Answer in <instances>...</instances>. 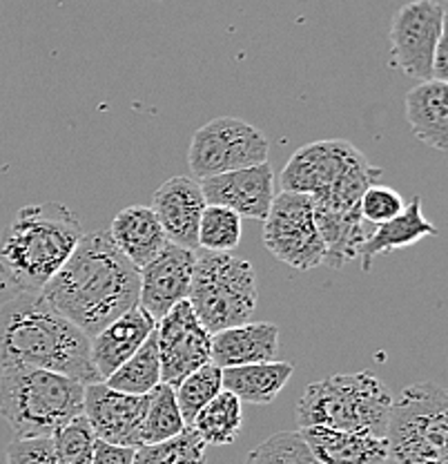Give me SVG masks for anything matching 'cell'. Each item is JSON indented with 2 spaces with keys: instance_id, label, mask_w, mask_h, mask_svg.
Segmentation results:
<instances>
[{
  "instance_id": "obj_8",
  "label": "cell",
  "mask_w": 448,
  "mask_h": 464,
  "mask_svg": "<svg viewBox=\"0 0 448 464\" xmlns=\"http://www.w3.org/2000/svg\"><path fill=\"white\" fill-rule=\"evenodd\" d=\"M388 458L395 464L448 460V389L413 384L393 402L388 420Z\"/></svg>"
},
{
  "instance_id": "obj_5",
  "label": "cell",
  "mask_w": 448,
  "mask_h": 464,
  "mask_svg": "<svg viewBox=\"0 0 448 464\" xmlns=\"http://www.w3.org/2000/svg\"><path fill=\"white\" fill-rule=\"evenodd\" d=\"M379 177L382 168H375L353 143L326 139L301 145L281 170L279 183L281 190L301 192L319 206L353 210Z\"/></svg>"
},
{
  "instance_id": "obj_24",
  "label": "cell",
  "mask_w": 448,
  "mask_h": 464,
  "mask_svg": "<svg viewBox=\"0 0 448 464\" xmlns=\"http://www.w3.org/2000/svg\"><path fill=\"white\" fill-rule=\"evenodd\" d=\"M224 371V389L234 393L241 402L250 404H270L288 380L292 377V364L281 360L254 362V364L228 366Z\"/></svg>"
},
{
  "instance_id": "obj_23",
  "label": "cell",
  "mask_w": 448,
  "mask_h": 464,
  "mask_svg": "<svg viewBox=\"0 0 448 464\" xmlns=\"http://www.w3.org/2000/svg\"><path fill=\"white\" fill-rule=\"evenodd\" d=\"M406 121L413 134L433 150H448V83L422 81L406 94Z\"/></svg>"
},
{
  "instance_id": "obj_30",
  "label": "cell",
  "mask_w": 448,
  "mask_h": 464,
  "mask_svg": "<svg viewBox=\"0 0 448 464\" xmlns=\"http://www.w3.org/2000/svg\"><path fill=\"white\" fill-rule=\"evenodd\" d=\"M243 226L241 217L225 206L208 203L199 221V248L212 253H230L239 246Z\"/></svg>"
},
{
  "instance_id": "obj_15",
  "label": "cell",
  "mask_w": 448,
  "mask_h": 464,
  "mask_svg": "<svg viewBox=\"0 0 448 464\" xmlns=\"http://www.w3.org/2000/svg\"><path fill=\"white\" fill-rule=\"evenodd\" d=\"M201 190L208 203L234 210L241 219H266L274 199V174L268 161L201 179Z\"/></svg>"
},
{
  "instance_id": "obj_27",
  "label": "cell",
  "mask_w": 448,
  "mask_h": 464,
  "mask_svg": "<svg viewBox=\"0 0 448 464\" xmlns=\"http://www.w3.org/2000/svg\"><path fill=\"white\" fill-rule=\"evenodd\" d=\"M179 404H176L175 386L158 382L149 391V402L146 411V420L141 427V447L143 444H157L163 440H170L186 429Z\"/></svg>"
},
{
  "instance_id": "obj_3",
  "label": "cell",
  "mask_w": 448,
  "mask_h": 464,
  "mask_svg": "<svg viewBox=\"0 0 448 464\" xmlns=\"http://www.w3.org/2000/svg\"><path fill=\"white\" fill-rule=\"evenodd\" d=\"M81 237V219L59 201L21 208L0 232V277L18 293H41Z\"/></svg>"
},
{
  "instance_id": "obj_19",
  "label": "cell",
  "mask_w": 448,
  "mask_h": 464,
  "mask_svg": "<svg viewBox=\"0 0 448 464\" xmlns=\"http://www.w3.org/2000/svg\"><path fill=\"white\" fill-rule=\"evenodd\" d=\"M279 326L270 322H243L216 331L212 333V362L221 369L270 362L279 355Z\"/></svg>"
},
{
  "instance_id": "obj_26",
  "label": "cell",
  "mask_w": 448,
  "mask_h": 464,
  "mask_svg": "<svg viewBox=\"0 0 448 464\" xmlns=\"http://www.w3.org/2000/svg\"><path fill=\"white\" fill-rule=\"evenodd\" d=\"M158 382H161V357H158L157 333H152L143 342V346L129 360H125L112 375L105 377L108 386L134 395L149 393Z\"/></svg>"
},
{
  "instance_id": "obj_6",
  "label": "cell",
  "mask_w": 448,
  "mask_h": 464,
  "mask_svg": "<svg viewBox=\"0 0 448 464\" xmlns=\"http://www.w3.org/2000/svg\"><path fill=\"white\" fill-rule=\"evenodd\" d=\"M393 402L390 389L373 371L337 373L306 386L297 402V424L386 438Z\"/></svg>"
},
{
  "instance_id": "obj_20",
  "label": "cell",
  "mask_w": 448,
  "mask_h": 464,
  "mask_svg": "<svg viewBox=\"0 0 448 464\" xmlns=\"http://www.w3.org/2000/svg\"><path fill=\"white\" fill-rule=\"evenodd\" d=\"M315 217L326 246L324 264L329 268L341 270L346 264L359 259L361 246L373 230V224L361 217L359 206L353 210H337L315 203Z\"/></svg>"
},
{
  "instance_id": "obj_29",
  "label": "cell",
  "mask_w": 448,
  "mask_h": 464,
  "mask_svg": "<svg viewBox=\"0 0 448 464\" xmlns=\"http://www.w3.org/2000/svg\"><path fill=\"white\" fill-rule=\"evenodd\" d=\"M219 391H224V371L214 362H205L204 366L192 371L186 380L175 389L176 404H179L183 420L190 427L195 415L214 398Z\"/></svg>"
},
{
  "instance_id": "obj_2",
  "label": "cell",
  "mask_w": 448,
  "mask_h": 464,
  "mask_svg": "<svg viewBox=\"0 0 448 464\" xmlns=\"http://www.w3.org/2000/svg\"><path fill=\"white\" fill-rule=\"evenodd\" d=\"M33 366L83 382H103L90 357V337L41 293H16L0 306V369Z\"/></svg>"
},
{
  "instance_id": "obj_22",
  "label": "cell",
  "mask_w": 448,
  "mask_h": 464,
  "mask_svg": "<svg viewBox=\"0 0 448 464\" xmlns=\"http://www.w3.org/2000/svg\"><path fill=\"white\" fill-rule=\"evenodd\" d=\"M108 232L112 235L120 253L132 261L137 268H143L148 261L157 257L170 241L161 221H158V217L154 215L149 206L123 208L114 217Z\"/></svg>"
},
{
  "instance_id": "obj_14",
  "label": "cell",
  "mask_w": 448,
  "mask_h": 464,
  "mask_svg": "<svg viewBox=\"0 0 448 464\" xmlns=\"http://www.w3.org/2000/svg\"><path fill=\"white\" fill-rule=\"evenodd\" d=\"M195 261V250L167 241L166 248L157 257L138 268V275H141L138 306L158 322L176 304L187 299Z\"/></svg>"
},
{
  "instance_id": "obj_28",
  "label": "cell",
  "mask_w": 448,
  "mask_h": 464,
  "mask_svg": "<svg viewBox=\"0 0 448 464\" xmlns=\"http://www.w3.org/2000/svg\"><path fill=\"white\" fill-rule=\"evenodd\" d=\"M134 464H205V442L192 427L157 444H143L134 453Z\"/></svg>"
},
{
  "instance_id": "obj_1",
  "label": "cell",
  "mask_w": 448,
  "mask_h": 464,
  "mask_svg": "<svg viewBox=\"0 0 448 464\" xmlns=\"http://www.w3.org/2000/svg\"><path fill=\"white\" fill-rule=\"evenodd\" d=\"M141 275L108 230L83 232L65 264L41 290L54 311L91 337L138 304Z\"/></svg>"
},
{
  "instance_id": "obj_10",
  "label": "cell",
  "mask_w": 448,
  "mask_h": 464,
  "mask_svg": "<svg viewBox=\"0 0 448 464\" xmlns=\"http://www.w3.org/2000/svg\"><path fill=\"white\" fill-rule=\"evenodd\" d=\"M270 143L248 121L237 116H219L201 125L192 134L187 148V166L195 179H208L239 168L268 161Z\"/></svg>"
},
{
  "instance_id": "obj_31",
  "label": "cell",
  "mask_w": 448,
  "mask_h": 464,
  "mask_svg": "<svg viewBox=\"0 0 448 464\" xmlns=\"http://www.w3.org/2000/svg\"><path fill=\"white\" fill-rule=\"evenodd\" d=\"M243 464H321L299 431L274 433L248 453Z\"/></svg>"
},
{
  "instance_id": "obj_13",
  "label": "cell",
  "mask_w": 448,
  "mask_h": 464,
  "mask_svg": "<svg viewBox=\"0 0 448 464\" xmlns=\"http://www.w3.org/2000/svg\"><path fill=\"white\" fill-rule=\"evenodd\" d=\"M149 393L134 395L112 389L105 382L85 386V418L96 438L120 447H141V427L146 420Z\"/></svg>"
},
{
  "instance_id": "obj_11",
  "label": "cell",
  "mask_w": 448,
  "mask_h": 464,
  "mask_svg": "<svg viewBox=\"0 0 448 464\" xmlns=\"http://www.w3.org/2000/svg\"><path fill=\"white\" fill-rule=\"evenodd\" d=\"M446 9L437 0H411L390 23V67L417 81L433 79V56Z\"/></svg>"
},
{
  "instance_id": "obj_32",
  "label": "cell",
  "mask_w": 448,
  "mask_h": 464,
  "mask_svg": "<svg viewBox=\"0 0 448 464\" xmlns=\"http://www.w3.org/2000/svg\"><path fill=\"white\" fill-rule=\"evenodd\" d=\"M56 464H91L96 447V433L90 420L83 415L67 422L54 435Z\"/></svg>"
},
{
  "instance_id": "obj_17",
  "label": "cell",
  "mask_w": 448,
  "mask_h": 464,
  "mask_svg": "<svg viewBox=\"0 0 448 464\" xmlns=\"http://www.w3.org/2000/svg\"><path fill=\"white\" fill-rule=\"evenodd\" d=\"M154 328H157V319L137 304L108 326L100 328L96 335H91L90 357L100 380L105 382V377L112 375L125 360H129L152 335Z\"/></svg>"
},
{
  "instance_id": "obj_36",
  "label": "cell",
  "mask_w": 448,
  "mask_h": 464,
  "mask_svg": "<svg viewBox=\"0 0 448 464\" xmlns=\"http://www.w3.org/2000/svg\"><path fill=\"white\" fill-rule=\"evenodd\" d=\"M433 79L448 83V12L442 23V34L437 38L435 56H433Z\"/></svg>"
},
{
  "instance_id": "obj_4",
  "label": "cell",
  "mask_w": 448,
  "mask_h": 464,
  "mask_svg": "<svg viewBox=\"0 0 448 464\" xmlns=\"http://www.w3.org/2000/svg\"><path fill=\"white\" fill-rule=\"evenodd\" d=\"M83 409L85 384L76 377L33 366L0 369V415L16 438H54Z\"/></svg>"
},
{
  "instance_id": "obj_38",
  "label": "cell",
  "mask_w": 448,
  "mask_h": 464,
  "mask_svg": "<svg viewBox=\"0 0 448 464\" xmlns=\"http://www.w3.org/2000/svg\"><path fill=\"white\" fill-rule=\"evenodd\" d=\"M440 464H448V460H444V462H440Z\"/></svg>"
},
{
  "instance_id": "obj_33",
  "label": "cell",
  "mask_w": 448,
  "mask_h": 464,
  "mask_svg": "<svg viewBox=\"0 0 448 464\" xmlns=\"http://www.w3.org/2000/svg\"><path fill=\"white\" fill-rule=\"evenodd\" d=\"M404 206L406 203H404L402 195L395 188L382 186V183H373V186L366 188L359 199L361 217L373 226L386 224L404 210Z\"/></svg>"
},
{
  "instance_id": "obj_12",
  "label": "cell",
  "mask_w": 448,
  "mask_h": 464,
  "mask_svg": "<svg viewBox=\"0 0 448 464\" xmlns=\"http://www.w3.org/2000/svg\"><path fill=\"white\" fill-rule=\"evenodd\" d=\"M161 382L179 386L195 369L212 360V333L199 322L190 302L183 299L157 322Z\"/></svg>"
},
{
  "instance_id": "obj_25",
  "label": "cell",
  "mask_w": 448,
  "mask_h": 464,
  "mask_svg": "<svg viewBox=\"0 0 448 464\" xmlns=\"http://www.w3.org/2000/svg\"><path fill=\"white\" fill-rule=\"evenodd\" d=\"M205 447H228L243 431V402L230 391H219L190 424Z\"/></svg>"
},
{
  "instance_id": "obj_37",
  "label": "cell",
  "mask_w": 448,
  "mask_h": 464,
  "mask_svg": "<svg viewBox=\"0 0 448 464\" xmlns=\"http://www.w3.org/2000/svg\"><path fill=\"white\" fill-rule=\"evenodd\" d=\"M437 3H440V5H442V7H444V9H446V12H448V0H437Z\"/></svg>"
},
{
  "instance_id": "obj_16",
  "label": "cell",
  "mask_w": 448,
  "mask_h": 464,
  "mask_svg": "<svg viewBox=\"0 0 448 464\" xmlns=\"http://www.w3.org/2000/svg\"><path fill=\"white\" fill-rule=\"evenodd\" d=\"M205 201L201 183L195 177H172L152 197V210L161 221L167 239L186 248H199V221Z\"/></svg>"
},
{
  "instance_id": "obj_7",
  "label": "cell",
  "mask_w": 448,
  "mask_h": 464,
  "mask_svg": "<svg viewBox=\"0 0 448 464\" xmlns=\"http://www.w3.org/2000/svg\"><path fill=\"white\" fill-rule=\"evenodd\" d=\"M257 299V275L248 259L212 250L196 255L187 302L210 333L250 322Z\"/></svg>"
},
{
  "instance_id": "obj_35",
  "label": "cell",
  "mask_w": 448,
  "mask_h": 464,
  "mask_svg": "<svg viewBox=\"0 0 448 464\" xmlns=\"http://www.w3.org/2000/svg\"><path fill=\"white\" fill-rule=\"evenodd\" d=\"M134 453H137L134 447H120L96 438L91 464H134Z\"/></svg>"
},
{
  "instance_id": "obj_21",
  "label": "cell",
  "mask_w": 448,
  "mask_h": 464,
  "mask_svg": "<svg viewBox=\"0 0 448 464\" xmlns=\"http://www.w3.org/2000/svg\"><path fill=\"white\" fill-rule=\"evenodd\" d=\"M437 235H440V230L424 217L422 199L415 197L411 203L404 206V210L397 217H393L386 224L373 226L368 239L364 241L359 250L361 270L368 273L370 266L379 255H390L399 248H408V246L417 244L426 237Z\"/></svg>"
},
{
  "instance_id": "obj_18",
  "label": "cell",
  "mask_w": 448,
  "mask_h": 464,
  "mask_svg": "<svg viewBox=\"0 0 448 464\" xmlns=\"http://www.w3.org/2000/svg\"><path fill=\"white\" fill-rule=\"evenodd\" d=\"M312 456L321 464H386L388 438L329 427L299 429Z\"/></svg>"
},
{
  "instance_id": "obj_34",
  "label": "cell",
  "mask_w": 448,
  "mask_h": 464,
  "mask_svg": "<svg viewBox=\"0 0 448 464\" xmlns=\"http://www.w3.org/2000/svg\"><path fill=\"white\" fill-rule=\"evenodd\" d=\"M7 464H56L54 438H14L7 447Z\"/></svg>"
},
{
  "instance_id": "obj_9",
  "label": "cell",
  "mask_w": 448,
  "mask_h": 464,
  "mask_svg": "<svg viewBox=\"0 0 448 464\" xmlns=\"http://www.w3.org/2000/svg\"><path fill=\"white\" fill-rule=\"evenodd\" d=\"M263 246L281 264L303 273L324 264L326 246L317 226L312 197L291 190L274 195L263 219Z\"/></svg>"
}]
</instances>
